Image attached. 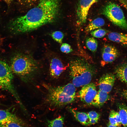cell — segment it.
<instances>
[{
    "mask_svg": "<svg viewBox=\"0 0 127 127\" xmlns=\"http://www.w3.org/2000/svg\"><path fill=\"white\" fill-rule=\"evenodd\" d=\"M59 4L60 0H40L36 6L25 14L12 20L10 29L14 33H22L51 22L57 16Z\"/></svg>",
    "mask_w": 127,
    "mask_h": 127,
    "instance_id": "obj_1",
    "label": "cell"
},
{
    "mask_svg": "<svg viewBox=\"0 0 127 127\" xmlns=\"http://www.w3.org/2000/svg\"><path fill=\"white\" fill-rule=\"evenodd\" d=\"M47 91L46 103L51 109L60 108L74 100L76 88L72 83L54 86L43 84Z\"/></svg>",
    "mask_w": 127,
    "mask_h": 127,
    "instance_id": "obj_2",
    "label": "cell"
},
{
    "mask_svg": "<svg viewBox=\"0 0 127 127\" xmlns=\"http://www.w3.org/2000/svg\"><path fill=\"white\" fill-rule=\"evenodd\" d=\"M10 66L13 73L18 75L26 82L31 81L36 76L38 65L30 57L18 54L12 58Z\"/></svg>",
    "mask_w": 127,
    "mask_h": 127,
    "instance_id": "obj_3",
    "label": "cell"
},
{
    "mask_svg": "<svg viewBox=\"0 0 127 127\" xmlns=\"http://www.w3.org/2000/svg\"><path fill=\"white\" fill-rule=\"evenodd\" d=\"M69 68L72 83L75 87H82L90 82L94 69L87 61L81 59H75L70 62Z\"/></svg>",
    "mask_w": 127,
    "mask_h": 127,
    "instance_id": "obj_4",
    "label": "cell"
},
{
    "mask_svg": "<svg viewBox=\"0 0 127 127\" xmlns=\"http://www.w3.org/2000/svg\"><path fill=\"white\" fill-rule=\"evenodd\" d=\"M102 13L114 24L127 30V21L122 10L117 4L108 3L103 8Z\"/></svg>",
    "mask_w": 127,
    "mask_h": 127,
    "instance_id": "obj_5",
    "label": "cell"
},
{
    "mask_svg": "<svg viewBox=\"0 0 127 127\" xmlns=\"http://www.w3.org/2000/svg\"><path fill=\"white\" fill-rule=\"evenodd\" d=\"M10 66L5 62L0 60V88L7 90L20 102L12 84L13 76Z\"/></svg>",
    "mask_w": 127,
    "mask_h": 127,
    "instance_id": "obj_6",
    "label": "cell"
},
{
    "mask_svg": "<svg viewBox=\"0 0 127 127\" xmlns=\"http://www.w3.org/2000/svg\"><path fill=\"white\" fill-rule=\"evenodd\" d=\"M98 0H79L76 11L77 22L79 25L85 23L89 10L91 6Z\"/></svg>",
    "mask_w": 127,
    "mask_h": 127,
    "instance_id": "obj_7",
    "label": "cell"
},
{
    "mask_svg": "<svg viewBox=\"0 0 127 127\" xmlns=\"http://www.w3.org/2000/svg\"><path fill=\"white\" fill-rule=\"evenodd\" d=\"M97 91L95 84L90 83L82 86L79 92V97L84 103L91 105Z\"/></svg>",
    "mask_w": 127,
    "mask_h": 127,
    "instance_id": "obj_8",
    "label": "cell"
},
{
    "mask_svg": "<svg viewBox=\"0 0 127 127\" xmlns=\"http://www.w3.org/2000/svg\"><path fill=\"white\" fill-rule=\"evenodd\" d=\"M118 55V51L115 47L108 44L104 45L102 50V58L103 62L102 66L113 62Z\"/></svg>",
    "mask_w": 127,
    "mask_h": 127,
    "instance_id": "obj_9",
    "label": "cell"
},
{
    "mask_svg": "<svg viewBox=\"0 0 127 127\" xmlns=\"http://www.w3.org/2000/svg\"><path fill=\"white\" fill-rule=\"evenodd\" d=\"M114 75L112 73H107L102 75L99 81V90L108 93L111 90L115 81Z\"/></svg>",
    "mask_w": 127,
    "mask_h": 127,
    "instance_id": "obj_10",
    "label": "cell"
},
{
    "mask_svg": "<svg viewBox=\"0 0 127 127\" xmlns=\"http://www.w3.org/2000/svg\"><path fill=\"white\" fill-rule=\"evenodd\" d=\"M15 123L23 127H28L25 123L16 115L6 110H0V124Z\"/></svg>",
    "mask_w": 127,
    "mask_h": 127,
    "instance_id": "obj_11",
    "label": "cell"
},
{
    "mask_svg": "<svg viewBox=\"0 0 127 127\" xmlns=\"http://www.w3.org/2000/svg\"><path fill=\"white\" fill-rule=\"evenodd\" d=\"M64 67L61 61L57 58L52 59L50 64L49 71L51 76L57 79L63 72Z\"/></svg>",
    "mask_w": 127,
    "mask_h": 127,
    "instance_id": "obj_12",
    "label": "cell"
},
{
    "mask_svg": "<svg viewBox=\"0 0 127 127\" xmlns=\"http://www.w3.org/2000/svg\"><path fill=\"white\" fill-rule=\"evenodd\" d=\"M109 98V96L107 93L99 90L97 91L91 105L97 107H101Z\"/></svg>",
    "mask_w": 127,
    "mask_h": 127,
    "instance_id": "obj_13",
    "label": "cell"
},
{
    "mask_svg": "<svg viewBox=\"0 0 127 127\" xmlns=\"http://www.w3.org/2000/svg\"><path fill=\"white\" fill-rule=\"evenodd\" d=\"M108 38L111 41L127 45V34L111 32L108 34Z\"/></svg>",
    "mask_w": 127,
    "mask_h": 127,
    "instance_id": "obj_14",
    "label": "cell"
},
{
    "mask_svg": "<svg viewBox=\"0 0 127 127\" xmlns=\"http://www.w3.org/2000/svg\"><path fill=\"white\" fill-rule=\"evenodd\" d=\"M104 20L101 18H97L91 21L85 28V31L88 33L100 28L105 24Z\"/></svg>",
    "mask_w": 127,
    "mask_h": 127,
    "instance_id": "obj_15",
    "label": "cell"
},
{
    "mask_svg": "<svg viewBox=\"0 0 127 127\" xmlns=\"http://www.w3.org/2000/svg\"><path fill=\"white\" fill-rule=\"evenodd\" d=\"M115 73L120 81L127 83V64H123L119 66L116 69Z\"/></svg>",
    "mask_w": 127,
    "mask_h": 127,
    "instance_id": "obj_16",
    "label": "cell"
},
{
    "mask_svg": "<svg viewBox=\"0 0 127 127\" xmlns=\"http://www.w3.org/2000/svg\"><path fill=\"white\" fill-rule=\"evenodd\" d=\"M71 111L76 119L81 124L85 125L90 124L87 114L77 111L73 109L71 110Z\"/></svg>",
    "mask_w": 127,
    "mask_h": 127,
    "instance_id": "obj_17",
    "label": "cell"
},
{
    "mask_svg": "<svg viewBox=\"0 0 127 127\" xmlns=\"http://www.w3.org/2000/svg\"><path fill=\"white\" fill-rule=\"evenodd\" d=\"M109 123L114 125L120 126L121 124L119 112L112 110L110 112L109 116Z\"/></svg>",
    "mask_w": 127,
    "mask_h": 127,
    "instance_id": "obj_18",
    "label": "cell"
},
{
    "mask_svg": "<svg viewBox=\"0 0 127 127\" xmlns=\"http://www.w3.org/2000/svg\"><path fill=\"white\" fill-rule=\"evenodd\" d=\"M64 118L60 116L52 120H47L46 124L47 127H63Z\"/></svg>",
    "mask_w": 127,
    "mask_h": 127,
    "instance_id": "obj_19",
    "label": "cell"
},
{
    "mask_svg": "<svg viewBox=\"0 0 127 127\" xmlns=\"http://www.w3.org/2000/svg\"><path fill=\"white\" fill-rule=\"evenodd\" d=\"M118 112L121 124L123 127H127V107L124 105H120Z\"/></svg>",
    "mask_w": 127,
    "mask_h": 127,
    "instance_id": "obj_20",
    "label": "cell"
},
{
    "mask_svg": "<svg viewBox=\"0 0 127 127\" xmlns=\"http://www.w3.org/2000/svg\"><path fill=\"white\" fill-rule=\"evenodd\" d=\"M86 44L88 49L92 52L96 51L98 45L97 40L93 37H89L86 40Z\"/></svg>",
    "mask_w": 127,
    "mask_h": 127,
    "instance_id": "obj_21",
    "label": "cell"
},
{
    "mask_svg": "<svg viewBox=\"0 0 127 127\" xmlns=\"http://www.w3.org/2000/svg\"><path fill=\"white\" fill-rule=\"evenodd\" d=\"M107 32V31L105 30L99 28L91 31L90 33L94 37L101 38L104 37Z\"/></svg>",
    "mask_w": 127,
    "mask_h": 127,
    "instance_id": "obj_22",
    "label": "cell"
},
{
    "mask_svg": "<svg viewBox=\"0 0 127 127\" xmlns=\"http://www.w3.org/2000/svg\"><path fill=\"white\" fill-rule=\"evenodd\" d=\"M51 36L56 41L59 43H62L64 35L62 32L58 31L54 32L52 33Z\"/></svg>",
    "mask_w": 127,
    "mask_h": 127,
    "instance_id": "obj_23",
    "label": "cell"
},
{
    "mask_svg": "<svg viewBox=\"0 0 127 127\" xmlns=\"http://www.w3.org/2000/svg\"><path fill=\"white\" fill-rule=\"evenodd\" d=\"M61 51L63 52L68 53L72 52L73 50L71 46L67 43L62 44L60 48Z\"/></svg>",
    "mask_w": 127,
    "mask_h": 127,
    "instance_id": "obj_24",
    "label": "cell"
},
{
    "mask_svg": "<svg viewBox=\"0 0 127 127\" xmlns=\"http://www.w3.org/2000/svg\"><path fill=\"white\" fill-rule=\"evenodd\" d=\"M87 115L89 119H95L98 120L99 117V114L95 111L89 112Z\"/></svg>",
    "mask_w": 127,
    "mask_h": 127,
    "instance_id": "obj_25",
    "label": "cell"
},
{
    "mask_svg": "<svg viewBox=\"0 0 127 127\" xmlns=\"http://www.w3.org/2000/svg\"><path fill=\"white\" fill-rule=\"evenodd\" d=\"M0 127H23L21 125L15 123L0 124Z\"/></svg>",
    "mask_w": 127,
    "mask_h": 127,
    "instance_id": "obj_26",
    "label": "cell"
},
{
    "mask_svg": "<svg viewBox=\"0 0 127 127\" xmlns=\"http://www.w3.org/2000/svg\"><path fill=\"white\" fill-rule=\"evenodd\" d=\"M89 123L90 124H95L98 122V120L95 119H89Z\"/></svg>",
    "mask_w": 127,
    "mask_h": 127,
    "instance_id": "obj_27",
    "label": "cell"
},
{
    "mask_svg": "<svg viewBox=\"0 0 127 127\" xmlns=\"http://www.w3.org/2000/svg\"><path fill=\"white\" fill-rule=\"evenodd\" d=\"M23 1L28 3H30L35 2L36 0H22Z\"/></svg>",
    "mask_w": 127,
    "mask_h": 127,
    "instance_id": "obj_28",
    "label": "cell"
},
{
    "mask_svg": "<svg viewBox=\"0 0 127 127\" xmlns=\"http://www.w3.org/2000/svg\"><path fill=\"white\" fill-rule=\"evenodd\" d=\"M8 4L9 5L13 1V0H2Z\"/></svg>",
    "mask_w": 127,
    "mask_h": 127,
    "instance_id": "obj_29",
    "label": "cell"
},
{
    "mask_svg": "<svg viewBox=\"0 0 127 127\" xmlns=\"http://www.w3.org/2000/svg\"><path fill=\"white\" fill-rule=\"evenodd\" d=\"M123 94L125 97L127 99V88L124 91Z\"/></svg>",
    "mask_w": 127,
    "mask_h": 127,
    "instance_id": "obj_30",
    "label": "cell"
},
{
    "mask_svg": "<svg viewBox=\"0 0 127 127\" xmlns=\"http://www.w3.org/2000/svg\"><path fill=\"white\" fill-rule=\"evenodd\" d=\"M107 127H119L117 126L112 125L109 123L107 125Z\"/></svg>",
    "mask_w": 127,
    "mask_h": 127,
    "instance_id": "obj_31",
    "label": "cell"
}]
</instances>
